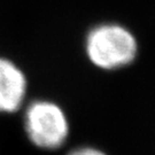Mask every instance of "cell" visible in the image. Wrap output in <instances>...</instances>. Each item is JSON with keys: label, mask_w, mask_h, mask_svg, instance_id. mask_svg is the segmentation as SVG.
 <instances>
[{"label": "cell", "mask_w": 155, "mask_h": 155, "mask_svg": "<svg viewBox=\"0 0 155 155\" xmlns=\"http://www.w3.org/2000/svg\"><path fill=\"white\" fill-rule=\"evenodd\" d=\"M85 51L95 67L115 70L133 62L138 45L127 28L115 23H106L90 30L85 40Z\"/></svg>", "instance_id": "cell-1"}, {"label": "cell", "mask_w": 155, "mask_h": 155, "mask_svg": "<svg viewBox=\"0 0 155 155\" xmlns=\"http://www.w3.org/2000/svg\"><path fill=\"white\" fill-rule=\"evenodd\" d=\"M27 92L23 71L8 59L0 58V113H14L21 108Z\"/></svg>", "instance_id": "cell-3"}, {"label": "cell", "mask_w": 155, "mask_h": 155, "mask_svg": "<svg viewBox=\"0 0 155 155\" xmlns=\"http://www.w3.org/2000/svg\"><path fill=\"white\" fill-rule=\"evenodd\" d=\"M24 130L35 146L53 150L66 143L69 123L60 106L47 100H37L25 110Z\"/></svg>", "instance_id": "cell-2"}, {"label": "cell", "mask_w": 155, "mask_h": 155, "mask_svg": "<svg viewBox=\"0 0 155 155\" xmlns=\"http://www.w3.org/2000/svg\"><path fill=\"white\" fill-rule=\"evenodd\" d=\"M68 155H106L100 150L93 148V147H81L71 150Z\"/></svg>", "instance_id": "cell-4"}]
</instances>
